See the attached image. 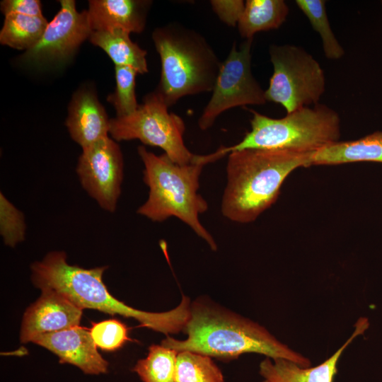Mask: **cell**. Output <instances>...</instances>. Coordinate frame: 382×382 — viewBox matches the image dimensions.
<instances>
[{
	"mask_svg": "<svg viewBox=\"0 0 382 382\" xmlns=\"http://www.w3.org/2000/svg\"><path fill=\"white\" fill-rule=\"evenodd\" d=\"M185 340L168 336L161 345L179 352L190 351L223 360L248 352L274 359L291 360L303 367L311 361L277 340L264 327L207 301L190 305V316L183 330Z\"/></svg>",
	"mask_w": 382,
	"mask_h": 382,
	"instance_id": "obj_1",
	"label": "cell"
},
{
	"mask_svg": "<svg viewBox=\"0 0 382 382\" xmlns=\"http://www.w3.org/2000/svg\"><path fill=\"white\" fill-rule=\"evenodd\" d=\"M64 251L48 253L31 265V280L40 289L54 290L81 308L111 315L119 314L138 320L141 325L168 335L183 331L190 316V299L183 296L174 309L151 313L135 309L113 297L102 277L108 267L85 269L67 262Z\"/></svg>",
	"mask_w": 382,
	"mask_h": 382,
	"instance_id": "obj_2",
	"label": "cell"
},
{
	"mask_svg": "<svg viewBox=\"0 0 382 382\" xmlns=\"http://www.w3.org/2000/svg\"><path fill=\"white\" fill-rule=\"evenodd\" d=\"M312 154L262 149L231 152L221 204L223 216L240 224L256 220L277 201L287 176L299 167H309Z\"/></svg>",
	"mask_w": 382,
	"mask_h": 382,
	"instance_id": "obj_3",
	"label": "cell"
},
{
	"mask_svg": "<svg viewBox=\"0 0 382 382\" xmlns=\"http://www.w3.org/2000/svg\"><path fill=\"white\" fill-rule=\"evenodd\" d=\"M137 151L144 164L143 180L149 195L137 213L154 222L174 216L216 250L214 238L199 221V215L209 208L198 190L204 166L213 162L210 155H199L195 163L179 165L166 154L156 155L144 146H139Z\"/></svg>",
	"mask_w": 382,
	"mask_h": 382,
	"instance_id": "obj_4",
	"label": "cell"
},
{
	"mask_svg": "<svg viewBox=\"0 0 382 382\" xmlns=\"http://www.w3.org/2000/svg\"><path fill=\"white\" fill-rule=\"evenodd\" d=\"M152 39L161 64L156 91L168 107L184 96L213 91L222 62L200 33L172 23L155 29Z\"/></svg>",
	"mask_w": 382,
	"mask_h": 382,
	"instance_id": "obj_5",
	"label": "cell"
},
{
	"mask_svg": "<svg viewBox=\"0 0 382 382\" xmlns=\"http://www.w3.org/2000/svg\"><path fill=\"white\" fill-rule=\"evenodd\" d=\"M251 129L238 144L219 148L222 158L232 151L248 149H282L313 154L339 141L340 118L324 104L304 107L280 119L269 117L250 110Z\"/></svg>",
	"mask_w": 382,
	"mask_h": 382,
	"instance_id": "obj_6",
	"label": "cell"
},
{
	"mask_svg": "<svg viewBox=\"0 0 382 382\" xmlns=\"http://www.w3.org/2000/svg\"><path fill=\"white\" fill-rule=\"evenodd\" d=\"M168 106L157 91L147 94L143 103L132 114L110 121V131L115 141L138 139L143 144L162 149L169 158L179 165L198 161L185 146V124L178 115L169 112Z\"/></svg>",
	"mask_w": 382,
	"mask_h": 382,
	"instance_id": "obj_7",
	"label": "cell"
},
{
	"mask_svg": "<svg viewBox=\"0 0 382 382\" xmlns=\"http://www.w3.org/2000/svg\"><path fill=\"white\" fill-rule=\"evenodd\" d=\"M269 54L273 74L265 91L266 100L280 104L287 113L318 104L325 78L313 55L293 45H272Z\"/></svg>",
	"mask_w": 382,
	"mask_h": 382,
	"instance_id": "obj_8",
	"label": "cell"
},
{
	"mask_svg": "<svg viewBox=\"0 0 382 382\" xmlns=\"http://www.w3.org/2000/svg\"><path fill=\"white\" fill-rule=\"evenodd\" d=\"M253 40H245L238 50L236 43L233 44L221 64L210 100L198 120L200 129L210 128L218 116L230 108L267 102L265 91L251 70Z\"/></svg>",
	"mask_w": 382,
	"mask_h": 382,
	"instance_id": "obj_9",
	"label": "cell"
},
{
	"mask_svg": "<svg viewBox=\"0 0 382 382\" xmlns=\"http://www.w3.org/2000/svg\"><path fill=\"white\" fill-rule=\"evenodd\" d=\"M76 170L88 195L100 208L113 213L124 175L122 153L116 141L107 137L82 149Z\"/></svg>",
	"mask_w": 382,
	"mask_h": 382,
	"instance_id": "obj_10",
	"label": "cell"
},
{
	"mask_svg": "<svg viewBox=\"0 0 382 382\" xmlns=\"http://www.w3.org/2000/svg\"><path fill=\"white\" fill-rule=\"evenodd\" d=\"M61 8L48 23L40 41L26 51L24 59L33 64L60 62L73 54L92 29L87 11L79 12L74 0L59 1Z\"/></svg>",
	"mask_w": 382,
	"mask_h": 382,
	"instance_id": "obj_11",
	"label": "cell"
},
{
	"mask_svg": "<svg viewBox=\"0 0 382 382\" xmlns=\"http://www.w3.org/2000/svg\"><path fill=\"white\" fill-rule=\"evenodd\" d=\"M41 291V296L24 313L20 332L23 343L32 342L40 335L79 325L83 309L54 290Z\"/></svg>",
	"mask_w": 382,
	"mask_h": 382,
	"instance_id": "obj_12",
	"label": "cell"
},
{
	"mask_svg": "<svg viewBox=\"0 0 382 382\" xmlns=\"http://www.w3.org/2000/svg\"><path fill=\"white\" fill-rule=\"evenodd\" d=\"M32 342L55 354L59 363L76 366L86 374L99 375L108 371V363L98 352L90 331L79 325L40 335Z\"/></svg>",
	"mask_w": 382,
	"mask_h": 382,
	"instance_id": "obj_13",
	"label": "cell"
},
{
	"mask_svg": "<svg viewBox=\"0 0 382 382\" xmlns=\"http://www.w3.org/2000/svg\"><path fill=\"white\" fill-rule=\"evenodd\" d=\"M355 329L349 339L334 354L314 367H303L295 362L277 358H266L260 364V374L262 382H333L337 372V364L347 347L369 327L366 318H359L354 325Z\"/></svg>",
	"mask_w": 382,
	"mask_h": 382,
	"instance_id": "obj_14",
	"label": "cell"
},
{
	"mask_svg": "<svg viewBox=\"0 0 382 382\" xmlns=\"http://www.w3.org/2000/svg\"><path fill=\"white\" fill-rule=\"evenodd\" d=\"M110 121L93 92L83 89L74 94L66 126L72 139L82 149L108 137Z\"/></svg>",
	"mask_w": 382,
	"mask_h": 382,
	"instance_id": "obj_15",
	"label": "cell"
},
{
	"mask_svg": "<svg viewBox=\"0 0 382 382\" xmlns=\"http://www.w3.org/2000/svg\"><path fill=\"white\" fill-rule=\"evenodd\" d=\"M149 1L91 0L87 11L92 31L122 29L139 33L146 24Z\"/></svg>",
	"mask_w": 382,
	"mask_h": 382,
	"instance_id": "obj_16",
	"label": "cell"
},
{
	"mask_svg": "<svg viewBox=\"0 0 382 382\" xmlns=\"http://www.w3.org/2000/svg\"><path fill=\"white\" fill-rule=\"evenodd\" d=\"M354 162L382 163V131L356 140L330 144L311 155L309 167Z\"/></svg>",
	"mask_w": 382,
	"mask_h": 382,
	"instance_id": "obj_17",
	"label": "cell"
},
{
	"mask_svg": "<svg viewBox=\"0 0 382 382\" xmlns=\"http://www.w3.org/2000/svg\"><path fill=\"white\" fill-rule=\"evenodd\" d=\"M129 33L122 29L92 32L91 42L103 49L115 66H129L138 74L148 72L146 51L132 42Z\"/></svg>",
	"mask_w": 382,
	"mask_h": 382,
	"instance_id": "obj_18",
	"label": "cell"
},
{
	"mask_svg": "<svg viewBox=\"0 0 382 382\" xmlns=\"http://www.w3.org/2000/svg\"><path fill=\"white\" fill-rule=\"evenodd\" d=\"M289 8L284 0H247L238 23L240 35L252 39L255 33L279 28Z\"/></svg>",
	"mask_w": 382,
	"mask_h": 382,
	"instance_id": "obj_19",
	"label": "cell"
},
{
	"mask_svg": "<svg viewBox=\"0 0 382 382\" xmlns=\"http://www.w3.org/2000/svg\"><path fill=\"white\" fill-rule=\"evenodd\" d=\"M48 23L44 16L7 14L0 31V42L28 51L40 41Z\"/></svg>",
	"mask_w": 382,
	"mask_h": 382,
	"instance_id": "obj_20",
	"label": "cell"
},
{
	"mask_svg": "<svg viewBox=\"0 0 382 382\" xmlns=\"http://www.w3.org/2000/svg\"><path fill=\"white\" fill-rule=\"evenodd\" d=\"M178 352L163 345H152L146 358L133 368L143 382H175Z\"/></svg>",
	"mask_w": 382,
	"mask_h": 382,
	"instance_id": "obj_21",
	"label": "cell"
},
{
	"mask_svg": "<svg viewBox=\"0 0 382 382\" xmlns=\"http://www.w3.org/2000/svg\"><path fill=\"white\" fill-rule=\"evenodd\" d=\"M296 4L308 19L321 39L325 56L337 60L345 55V50L336 38L328 20L323 0H296Z\"/></svg>",
	"mask_w": 382,
	"mask_h": 382,
	"instance_id": "obj_22",
	"label": "cell"
},
{
	"mask_svg": "<svg viewBox=\"0 0 382 382\" xmlns=\"http://www.w3.org/2000/svg\"><path fill=\"white\" fill-rule=\"evenodd\" d=\"M175 382H224L221 370L204 354L190 351L177 356Z\"/></svg>",
	"mask_w": 382,
	"mask_h": 382,
	"instance_id": "obj_23",
	"label": "cell"
},
{
	"mask_svg": "<svg viewBox=\"0 0 382 382\" xmlns=\"http://www.w3.org/2000/svg\"><path fill=\"white\" fill-rule=\"evenodd\" d=\"M116 88L108 101L114 106L117 117L129 115L139 108L135 94V79L138 72L125 66H115Z\"/></svg>",
	"mask_w": 382,
	"mask_h": 382,
	"instance_id": "obj_24",
	"label": "cell"
},
{
	"mask_svg": "<svg viewBox=\"0 0 382 382\" xmlns=\"http://www.w3.org/2000/svg\"><path fill=\"white\" fill-rule=\"evenodd\" d=\"M0 234L4 244L14 248L25 238L24 214L0 192Z\"/></svg>",
	"mask_w": 382,
	"mask_h": 382,
	"instance_id": "obj_25",
	"label": "cell"
},
{
	"mask_svg": "<svg viewBox=\"0 0 382 382\" xmlns=\"http://www.w3.org/2000/svg\"><path fill=\"white\" fill-rule=\"evenodd\" d=\"M90 332L96 345L105 351H115L131 339L127 327L117 319L92 323Z\"/></svg>",
	"mask_w": 382,
	"mask_h": 382,
	"instance_id": "obj_26",
	"label": "cell"
},
{
	"mask_svg": "<svg viewBox=\"0 0 382 382\" xmlns=\"http://www.w3.org/2000/svg\"><path fill=\"white\" fill-rule=\"evenodd\" d=\"M210 4L219 18L231 27L238 25L245 7L242 0H212Z\"/></svg>",
	"mask_w": 382,
	"mask_h": 382,
	"instance_id": "obj_27",
	"label": "cell"
},
{
	"mask_svg": "<svg viewBox=\"0 0 382 382\" xmlns=\"http://www.w3.org/2000/svg\"><path fill=\"white\" fill-rule=\"evenodd\" d=\"M4 16L16 13L31 16H43L41 2L38 0H4L1 2Z\"/></svg>",
	"mask_w": 382,
	"mask_h": 382,
	"instance_id": "obj_28",
	"label": "cell"
}]
</instances>
